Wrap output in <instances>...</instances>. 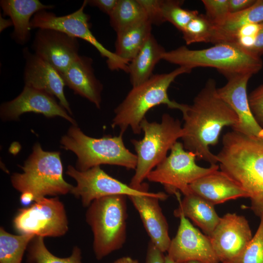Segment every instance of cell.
<instances>
[{
  "label": "cell",
  "mask_w": 263,
  "mask_h": 263,
  "mask_svg": "<svg viewBox=\"0 0 263 263\" xmlns=\"http://www.w3.org/2000/svg\"><path fill=\"white\" fill-rule=\"evenodd\" d=\"M263 22V0H256L248 8L229 13L223 23L216 26L213 43L231 42L236 32L242 26L250 23Z\"/></svg>",
  "instance_id": "d4e9b609"
},
{
  "label": "cell",
  "mask_w": 263,
  "mask_h": 263,
  "mask_svg": "<svg viewBox=\"0 0 263 263\" xmlns=\"http://www.w3.org/2000/svg\"><path fill=\"white\" fill-rule=\"evenodd\" d=\"M36 236L13 235L0 229V263H21L25 250Z\"/></svg>",
  "instance_id": "83f0119b"
},
{
  "label": "cell",
  "mask_w": 263,
  "mask_h": 263,
  "mask_svg": "<svg viewBox=\"0 0 263 263\" xmlns=\"http://www.w3.org/2000/svg\"><path fill=\"white\" fill-rule=\"evenodd\" d=\"M259 227L243 253L233 263H263V214Z\"/></svg>",
  "instance_id": "1f68e13d"
},
{
  "label": "cell",
  "mask_w": 263,
  "mask_h": 263,
  "mask_svg": "<svg viewBox=\"0 0 263 263\" xmlns=\"http://www.w3.org/2000/svg\"><path fill=\"white\" fill-rule=\"evenodd\" d=\"M20 234L60 237L68 230V221L63 204L58 197L42 198L29 207L20 209L13 220Z\"/></svg>",
  "instance_id": "7c38bea8"
},
{
  "label": "cell",
  "mask_w": 263,
  "mask_h": 263,
  "mask_svg": "<svg viewBox=\"0 0 263 263\" xmlns=\"http://www.w3.org/2000/svg\"><path fill=\"white\" fill-rule=\"evenodd\" d=\"M249 51L260 57L263 55V22L262 27L256 37L254 45Z\"/></svg>",
  "instance_id": "ab89813d"
},
{
  "label": "cell",
  "mask_w": 263,
  "mask_h": 263,
  "mask_svg": "<svg viewBox=\"0 0 263 263\" xmlns=\"http://www.w3.org/2000/svg\"><path fill=\"white\" fill-rule=\"evenodd\" d=\"M185 263H200L198 262H196V261H190V262H188Z\"/></svg>",
  "instance_id": "f6af8a7d"
},
{
  "label": "cell",
  "mask_w": 263,
  "mask_h": 263,
  "mask_svg": "<svg viewBox=\"0 0 263 263\" xmlns=\"http://www.w3.org/2000/svg\"><path fill=\"white\" fill-rule=\"evenodd\" d=\"M186 44L196 42H212L216 34V26L206 15L198 14L182 31Z\"/></svg>",
  "instance_id": "f546056e"
},
{
  "label": "cell",
  "mask_w": 263,
  "mask_h": 263,
  "mask_svg": "<svg viewBox=\"0 0 263 263\" xmlns=\"http://www.w3.org/2000/svg\"><path fill=\"white\" fill-rule=\"evenodd\" d=\"M21 168L22 173L12 175V184L21 193L32 194L35 202L47 195L70 193L74 187L63 177L60 152L45 151L38 143L34 145L32 153Z\"/></svg>",
  "instance_id": "8992f818"
},
{
  "label": "cell",
  "mask_w": 263,
  "mask_h": 263,
  "mask_svg": "<svg viewBox=\"0 0 263 263\" xmlns=\"http://www.w3.org/2000/svg\"><path fill=\"white\" fill-rule=\"evenodd\" d=\"M191 71L185 67H179L168 73L153 75L144 83L132 87L115 109L112 128L118 127L120 133L123 134L130 127L134 133L138 134L142 131L140 125L146 114L155 106L165 104L170 109L181 111L185 104L170 100L168 90L178 76Z\"/></svg>",
  "instance_id": "277c9868"
},
{
  "label": "cell",
  "mask_w": 263,
  "mask_h": 263,
  "mask_svg": "<svg viewBox=\"0 0 263 263\" xmlns=\"http://www.w3.org/2000/svg\"><path fill=\"white\" fill-rule=\"evenodd\" d=\"M93 62L90 57L80 55L60 75L65 85L99 109L103 85L94 75Z\"/></svg>",
  "instance_id": "ffe728a7"
},
{
  "label": "cell",
  "mask_w": 263,
  "mask_h": 263,
  "mask_svg": "<svg viewBox=\"0 0 263 263\" xmlns=\"http://www.w3.org/2000/svg\"><path fill=\"white\" fill-rule=\"evenodd\" d=\"M252 237L246 218L228 213L221 217L208 237L220 263H233L243 253Z\"/></svg>",
  "instance_id": "4fadbf2b"
},
{
  "label": "cell",
  "mask_w": 263,
  "mask_h": 263,
  "mask_svg": "<svg viewBox=\"0 0 263 263\" xmlns=\"http://www.w3.org/2000/svg\"><path fill=\"white\" fill-rule=\"evenodd\" d=\"M109 17L111 26L116 34L148 20L138 0H118Z\"/></svg>",
  "instance_id": "4316f807"
},
{
  "label": "cell",
  "mask_w": 263,
  "mask_h": 263,
  "mask_svg": "<svg viewBox=\"0 0 263 263\" xmlns=\"http://www.w3.org/2000/svg\"><path fill=\"white\" fill-rule=\"evenodd\" d=\"M248 99L256 121L263 128V84L252 91L248 96Z\"/></svg>",
  "instance_id": "836d02e7"
},
{
  "label": "cell",
  "mask_w": 263,
  "mask_h": 263,
  "mask_svg": "<svg viewBox=\"0 0 263 263\" xmlns=\"http://www.w3.org/2000/svg\"><path fill=\"white\" fill-rule=\"evenodd\" d=\"M138 211L150 242L160 251L167 252L171 240L167 221L160 206V197L148 195L128 196Z\"/></svg>",
  "instance_id": "d6986e66"
},
{
  "label": "cell",
  "mask_w": 263,
  "mask_h": 263,
  "mask_svg": "<svg viewBox=\"0 0 263 263\" xmlns=\"http://www.w3.org/2000/svg\"><path fill=\"white\" fill-rule=\"evenodd\" d=\"M162 59L191 70L198 67L214 68L227 79L239 75H253L263 65L261 57L232 42L219 43L201 50L181 46L166 51Z\"/></svg>",
  "instance_id": "3957f363"
},
{
  "label": "cell",
  "mask_w": 263,
  "mask_h": 263,
  "mask_svg": "<svg viewBox=\"0 0 263 263\" xmlns=\"http://www.w3.org/2000/svg\"><path fill=\"white\" fill-rule=\"evenodd\" d=\"M87 5L85 0L81 7L73 13L57 16L46 10L36 13L31 21L32 29L49 28L58 30L75 38H80L94 47L102 57L107 58V63L111 70H121L128 73L129 64L100 43L91 31L90 16L84 12Z\"/></svg>",
  "instance_id": "8fae6325"
},
{
  "label": "cell",
  "mask_w": 263,
  "mask_h": 263,
  "mask_svg": "<svg viewBox=\"0 0 263 263\" xmlns=\"http://www.w3.org/2000/svg\"><path fill=\"white\" fill-rule=\"evenodd\" d=\"M196 155L186 150L183 143L176 142L170 154L159 163L147 177L150 182L162 184L169 194L184 195L192 192L189 185L198 179L218 170L217 164L203 168L195 162Z\"/></svg>",
  "instance_id": "9c48e42d"
},
{
  "label": "cell",
  "mask_w": 263,
  "mask_h": 263,
  "mask_svg": "<svg viewBox=\"0 0 263 263\" xmlns=\"http://www.w3.org/2000/svg\"><path fill=\"white\" fill-rule=\"evenodd\" d=\"M0 5L4 16L10 17L14 30L12 38L19 45H24L31 37V21L37 12L53 9L54 5H45L38 0H1Z\"/></svg>",
  "instance_id": "7402d4cb"
},
{
  "label": "cell",
  "mask_w": 263,
  "mask_h": 263,
  "mask_svg": "<svg viewBox=\"0 0 263 263\" xmlns=\"http://www.w3.org/2000/svg\"><path fill=\"white\" fill-rule=\"evenodd\" d=\"M61 147L73 152L77 157L76 169L84 171L102 164L116 165L135 169L137 156L125 146L123 134L96 138L72 125L60 140Z\"/></svg>",
  "instance_id": "5b68a950"
},
{
  "label": "cell",
  "mask_w": 263,
  "mask_h": 263,
  "mask_svg": "<svg viewBox=\"0 0 263 263\" xmlns=\"http://www.w3.org/2000/svg\"><path fill=\"white\" fill-rule=\"evenodd\" d=\"M207 17L216 26L221 25L229 15L228 0H203Z\"/></svg>",
  "instance_id": "d6a6232c"
},
{
  "label": "cell",
  "mask_w": 263,
  "mask_h": 263,
  "mask_svg": "<svg viewBox=\"0 0 263 263\" xmlns=\"http://www.w3.org/2000/svg\"><path fill=\"white\" fill-rule=\"evenodd\" d=\"M217 89L215 80L208 79L192 104H185L181 111L184 120L181 139L185 149L210 165L218 161L209 146L218 143L225 127L233 128L239 121L233 109L218 95Z\"/></svg>",
  "instance_id": "6da1fadb"
},
{
  "label": "cell",
  "mask_w": 263,
  "mask_h": 263,
  "mask_svg": "<svg viewBox=\"0 0 263 263\" xmlns=\"http://www.w3.org/2000/svg\"><path fill=\"white\" fill-rule=\"evenodd\" d=\"M216 154L221 171L247 192L251 208L263 214V140L232 131L225 134Z\"/></svg>",
  "instance_id": "7a4b0ae2"
},
{
  "label": "cell",
  "mask_w": 263,
  "mask_h": 263,
  "mask_svg": "<svg viewBox=\"0 0 263 263\" xmlns=\"http://www.w3.org/2000/svg\"><path fill=\"white\" fill-rule=\"evenodd\" d=\"M179 202L178 207L174 211L178 217L180 214L189 218L209 237L221 217L216 213L214 205L202 197L191 193L181 199L180 193L176 195Z\"/></svg>",
  "instance_id": "603a6c76"
},
{
  "label": "cell",
  "mask_w": 263,
  "mask_h": 263,
  "mask_svg": "<svg viewBox=\"0 0 263 263\" xmlns=\"http://www.w3.org/2000/svg\"><path fill=\"white\" fill-rule=\"evenodd\" d=\"M178 217L180 224L176 235L171 240L167 255L179 263H220L209 237L196 228L183 215Z\"/></svg>",
  "instance_id": "5bb4252c"
},
{
  "label": "cell",
  "mask_w": 263,
  "mask_h": 263,
  "mask_svg": "<svg viewBox=\"0 0 263 263\" xmlns=\"http://www.w3.org/2000/svg\"><path fill=\"white\" fill-rule=\"evenodd\" d=\"M140 127L144 137L131 141L137 161L129 185L136 189L142 188L149 173L167 157L168 151L184 134L180 121L167 113L163 114L160 123L144 118Z\"/></svg>",
  "instance_id": "ba28073f"
},
{
  "label": "cell",
  "mask_w": 263,
  "mask_h": 263,
  "mask_svg": "<svg viewBox=\"0 0 263 263\" xmlns=\"http://www.w3.org/2000/svg\"><path fill=\"white\" fill-rule=\"evenodd\" d=\"M117 1L118 0H87V4L97 7L109 16L113 11Z\"/></svg>",
  "instance_id": "74e56055"
},
{
  "label": "cell",
  "mask_w": 263,
  "mask_h": 263,
  "mask_svg": "<svg viewBox=\"0 0 263 263\" xmlns=\"http://www.w3.org/2000/svg\"><path fill=\"white\" fill-rule=\"evenodd\" d=\"M22 54L25 61L23 75L25 85L54 95L71 115L69 103L64 94L65 84L60 74L49 63L32 53L27 47L23 49Z\"/></svg>",
  "instance_id": "ac0fdd59"
},
{
  "label": "cell",
  "mask_w": 263,
  "mask_h": 263,
  "mask_svg": "<svg viewBox=\"0 0 263 263\" xmlns=\"http://www.w3.org/2000/svg\"><path fill=\"white\" fill-rule=\"evenodd\" d=\"M262 23H250L242 26L236 32L231 42H234L237 38L241 37H256L262 27Z\"/></svg>",
  "instance_id": "d590c367"
},
{
  "label": "cell",
  "mask_w": 263,
  "mask_h": 263,
  "mask_svg": "<svg viewBox=\"0 0 263 263\" xmlns=\"http://www.w3.org/2000/svg\"><path fill=\"white\" fill-rule=\"evenodd\" d=\"M13 25V23L10 19H6L1 17H0V31L1 32L7 27Z\"/></svg>",
  "instance_id": "b9f144b4"
},
{
  "label": "cell",
  "mask_w": 263,
  "mask_h": 263,
  "mask_svg": "<svg viewBox=\"0 0 263 263\" xmlns=\"http://www.w3.org/2000/svg\"><path fill=\"white\" fill-rule=\"evenodd\" d=\"M127 196L115 195L93 201L86 214L94 235L95 258L101 260L122 247L127 237Z\"/></svg>",
  "instance_id": "52a82bcc"
},
{
  "label": "cell",
  "mask_w": 263,
  "mask_h": 263,
  "mask_svg": "<svg viewBox=\"0 0 263 263\" xmlns=\"http://www.w3.org/2000/svg\"><path fill=\"white\" fill-rule=\"evenodd\" d=\"M166 52L151 34L134 58L129 63L128 73L132 87L148 80L153 74L156 64L162 59Z\"/></svg>",
  "instance_id": "cb8c5ba5"
},
{
  "label": "cell",
  "mask_w": 263,
  "mask_h": 263,
  "mask_svg": "<svg viewBox=\"0 0 263 263\" xmlns=\"http://www.w3.org/2000/svg\"><path fill=\"white\" fill-rule=\"evenodd\" d=\"M184 1L162 0V10L165 21H168L182 31L189 22L198 14L196 10L182 7Z\"/></svg>",
  "instance_id": "4dcf8cb0"
},
{
  "label": "cell",
  "mask_w": 263,
  "mask_h": 263,
  "mask_svg": "<svg viewBox=\"0 0 263 263\" xmlns=\"http://www.w3.org/2000/svg\"><path fill=\"white\" fill-rule=\"evenodd\" d=\"M21 203L24 205H28L32 202H35L34 197L32 194L30 192L21 193L20 197Z\"/></svg>",
  "instance_id": "60d3db41"
},
{
  "label": "cell",
  "mask_w": 263,
  "mask_h": 263,
  "mask_svg": "<svg viewBox=\"0 0 263 263\" xmlns=\"http://www.w3.org/2000/svg\"><path fill=\"white\" fill-rule=\"evenodd\" d=\"M143 6L148 19L152 24L159 25L165 22L162 10V0H138Z\"/></svg>",
  "instance_id": "e575fe53"
},
{
  "label": "cell",
  "mask_w": 263,
  "mask_h": 263,
  "mask_svg": "<svg viewBox=\"0 0 263 263\" xmlns=\"http://www.w3.org/2000/svg\"><path fill=\"white\" fill-rule=\"evenodd\" d=\"M32 48L34 54L49 63L60 74L80 56L77 38L49 28L38 29Z\"/></svg>",
  "instance_id": "9a60e30c"
},
{
  "label": "cell",
  "mask_w": 263,
  "mask_h": 263,
  "mask_svg": "<svg viewBox=\"0 0 263 263\" xmlns=\"http://www.w3.org/2000/svg\"><path fill=\"white\" fill-rule=\"evenodd\" d=\"M43 238L35 236L30 243L27 248L28 263H82L81 251L78 247L73 248L70 256L60 258L48 250L44 244Z\"/></svg>",
  "instance_id": "f1b7e54d"
},
{
  "label": "cell",
  "mask_w": 263,
  "mask_h": 263,
  "mask_svg": "<svg viewBox=\"0 0 263 263\" xmlns=\"http://www.w3.org/2000/svg\"><path fill=\"white\" fill-rule=\"evenodd\" d=\"M66 174L76 182L71 193L80 198L82 205L88 207L94 200L109 196L124 195H148L157 196L165 200L168 195L164 192H150L148 185L144 183L141 189H136L111 176L101 169L99 166L84 171H80L72 166H68Z\"/></svg>",
  "instance_id": "30bf717a"
},
{
  "label": "cell",
  "mask_w": 263,
  "mask_h": 263,
  "mask_svg": "<svg viewBox=\"0 0 263 263\" xmlns=\"http://www.w3.org/2000/svg\"><path fill=\"white\" fill-rule=\"evenodd\" d=\"M165 257L164 253L150 241L149 243L147 250L146 263H165Z\"/></svg>",
  "instance_id": "8d00e7d4"
},
{
  "label": "cell",
  "mask_w": 263,
  "mask_h": 263,
  "mask_svg": "<svg viewBox=\"0 0 263 263\" xmlns=\"http://www.w3.org/2000/svg\"><path fill=\"white\" fill-rule=\"evenodd\" d=\"M250 75H239L227 79L226 84L217 88L218 95L235 112L238 123L232 130L263 140V128L256 121L250 108L247 85Z\"/></svg>",
  "instance_id": "e0dca14e"
},
{
  "label": "cell",
  "mask_w": 263,
  "mask_h": 263,
  "mask_svg": "<svg viewBox=\"0 0 263 263\" xmlns=\"http://www.w3.org/2000/svg\"><path fill=\"white\" fill-rule=\"evenodd\" d=\"M165 263H179L173 261L168 255H166L165 257Z\"/></svg>",
  "instance_id": "ee69618b"
},
{
  "label": "cell",
  "mask_w": 263,
  "mask_h": 263,
  "mask_svg": "<svg viewBox=\"0 0 263 263\" xmlns=\"http://www.w3.org/2000/svg\"><path fill=\"white\" fill-rule=\"evenodd\" d=\"M112 263H138V262L131 257L126 256L119 258Z\"/></svg>",
  "instance_id": "7bdbcfd3"
},
{
  "label": "cell",
  "mask_w": 263,
  "mask_h": 263,
  "mask_svg": "<svg viewBox=\"0 0 263 263\" xmlns=\"http://www.w3.org/2000/svg\"><path fill=\"white\" fill-rule=\"evenodd\" d=\"M28 112L41 113L47 117L60 116L72 125H77L54 95L26 85L17 97L0 106V116L5 120L17 119L22 114Z\"/></svg>",
  "instance_id": "2e32d148"
},
{
  "label": "cell",
  "mask_w": 263,
  "mask_h": 263,
  "mask_svg": "<svg viewBox=\"0 0 263 263\" xmlns=\"http://www.w3.org/2000/svg\"><path fill=\"white\" fill-rule=\"evenodd\" d=\"M256 0H228L230 13L242 11L250 7Z\"/></svg>",
  "instance_id": "f35d334b"
},
{
  "label": "cell",
  "mask_w": 263,
  "mask_h": 263,
  "mask_svg": "<svg viewBox=\"0 0 263 263\" xmlns=\"http://www.w3.org/2000/svg\"><path fill=\"white\" fill-rule=\"evenodd\" d=\"M189 188L192 193L213 205L241 197L248 198L238 183L218 170L198 179L189 185Z\"/></svg>",
  "instance_id": "44dd1931"
},
{
  "label": "cell",
  "mask_w": 263,
  "mask_h": 263,
  "mask_svg": "<svg viewBox=\"0 0 263 263\" xmlns=\"http://www.w3.org/2000/svg\"><path fill=\"white\" fill-rule=\"evenodd\" d=\"M151 29L152 24L146 20L117 33L114 53L129 64L151 34Z\"/></svg>",
  "instance_id": "484cf974"
}]
</instances>
